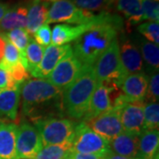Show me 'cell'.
Masks as SVG:
<instances>
[{
    "instance_id": "obj_37",
    "label": "cell",
    "mask_w": 159,
    "mask_h": 159,
    "mask_svg": "<svg viewBox=\"0 0 159 159\" xmlns=\"http://www.w3.org/2000/svg\"><path fill=\"white\" fill-rule=\"evenodd\" d=\"M69 159H103V157L94 154H81L73 152Z\"/></svg>"
},
{
    "instance_id": "obj_23",
    "label": "cell",
    "mask_w": 159,
    "mask_h": 159,
    "mask_svg": "<svg viewBox=\"0 0 159 159\" xmlns=\"http://www.w3.org/2000/svg\"><path fill=\"white\" fill-rule=\"evenodd\" d=\"M20 97V88L0 92V117L15 119Z\"/></svg>"
},
{
    "instance_id": "obj_11",
    "label": "cell",
    "mask_w": 159,
    "mask_h": 159,
    "mask_svg": "<svg viewBox=\"0 0 159 159\" xmlns=\"http://www.w3.org/2000/svg\"><path fill=\"white\" fill-rule=\"evenodd\" d=\"M84 123L109 142L124 131L119 112L113 108Z\"/></svg>"
},
{
    "instance_id": "obj_35",
    "label": "cell",
    "mask_w": 159,
    "mask_h": 159,
    "mask_svg": "<svg viewBox=\"0 0 159 159\" xmlns=\"http://www.w3.org/2000/svg\"><path fill=\"white\" fill-rule=\"evenodd\" d=\"M11 74L12 80L17 83L18 85H21L25 80L29 79V74L27 69L23 66L21 63H18L8 72Z\"/></svg>"
},
{
    "instance_id": "obj_42",
    "label": "cell",
    "mask_w": 159,
    "mask_h": 159,
    "mask_svg": "<svg viewBox=\"0 0 159 159\" xmlns=\"http://www.w3.org/2000/svg\"><path fill=\"white\" fill-rule=\"evenodd\" d=\"M154 1H157V2H158L159 0H154Z\"/></svg>"
},
{
    "instance_id": "obj_2",
    "label": "cell",
    "mask_w": 159,
    "mask_h": 159,
    "mask_svg": "<svg viewBox=\"0 0 159 159\" xmlns=\"http://www.w3.org/2000/svg\"><path fill=\"white\" fill-rule=\"evenodd\" d=\"M63 91L49 80L29 79L20 85L22 111L33 122L55 117L64 111Z\"/></svg>"
},
{
    "instance_id": "obj_39",
    "label": "cell",
    "mask_w": 159,
    "mask_h": 159,
    "mask_svg": "<svg viewBox=\"0 0 159 159\" xmlns=\"http://www.w3.org/2000/svg\"><path fill=\"white\" fill-rule=\"evenodd\" d=\"M103 159H141L139 158V157H135V158H131V157H122V156H119V155H116V154L112 153L111 151L108 154V155H106L105 157H104V158Z\"/></svg>"
},
{
    "instance_id": "obj_41",
    "label": "cell",
    "mask_w": 159,
    "mask_h": 159,
    "mask_svg": "<svg viewBox=\"0 0 159 159\" xmlns=\"http://www.w3.org/2000/svg\"><path fill=\"white\" fill-rule=\"evenodd\" d=\"M43 1H45V2H55V1H57V0H43Z\"/></svg>"
},
{
    "instance_id": "obj_28",
    "label": "cell",
    "mask_w": 159,
    "mask_h": 159,
    "mask_svg": "<svg viewBox=\"0 0 159 159\" xmlns=\"http://www.w3.org/2000/svg\"><path fill=\"white\" fill-rule=\"evenodd\" d=\"M6 34V33H5ZM21 63V55L18 49L11 43L6 37V47L3 59L0 61V68L9 72L12 66Z\"/></svg>"
},
{
    "instance_id": "obj_3",
    "label": "cell",
    "mask_w": 159,
    "mask_h": 159,
    "mask_svg": "<svg viewBox=\"0 0 159 159\" xmlns=\"http://www.w3.org/2000/svg\"><path fill=\"white\" fill-rule=\"evenodd\" d=\"M97 84L98 81L94 67L82 66L75 80L63 90L64 112L72 119H82L88 111L91 97Z\"/></svg>"
},
{
    "instance_id": "obj_32",
    "label": "cell",
    "mask_w": 159,
    "mask_h": 159,
    "mask_svg": "<svg viewBox=\"0 0 159 159\" xmlns=\"http://www.w3.org/2000/svg\"><path fill=\"white\" fill-rule=\"evenodd\" d=\"M142 13L143 20L158 21L159 3L154 0H142Z\"/></svg>"
},
{
    "instance_id": "obj_33",
    "label": "cell",
    "mask_w": 159,
    "mask_h": 159,
    "mask_svg": "<svg viewBox=\"0 0 159 159\" xmlns=\"http://www.w3.org/2000/svg\"><path fill=\"white\" fill-rule=\"evenodd\" d=\"M159 97V73L158 71L152 72L149 76L148 83V90L145 98L148 102H158Z\"/></svg>"
},
{
    "instance_id": "obj_40",
    "label": "cell",
    "mask_w": 159,
    "mask_h": 159,
    "mask_svg": "<svg viewBox=\"0 0 159 159\" xmlns=\"http://www.w3.org/2000/svg\"><path fill=\"white\" fill-rule=\"evenodd\" d=\"M10 9V6L7 4H4V3H0V21L3 19V17L5 16V14L6 13V11Z\"/></svg>"
},
{
    "instance_id": "obj_25",
    "label": "cell",
    "mask_w": 159,
    "mask_h": 159,
    "mask_svg": "<svg viewBox=\"0 0 159 159\" xmlns=\"http://www.w3.org/2000/svg\"><path fill=\"white\" fill-rule=\"evenodd\" d=\"M73 153L72 143L44 146L34 159H69Z\"/></svg>"
},
{
    "instance_id": "obj_30",
    "label": "cell",
    "mask_w": 159,
    "mask_h": 159,
    "mask_svg": "<svg viewBox=\"0 0 159 159\" xmlns=\"http://www.w3.org/2000/svg\"><path fill=\"white\" fill-rule=\"evenodd\" d=\"M74 6L86 11H106L113 6L115 0H70Z\"/></svg>"
},
{
    "instance_id": "obj_24",
    "label": "cell",
    "mask_w": 159,
    "mask_h": 159,
    "mask_svg": "<svg viewBox=\"0 0 159 159\" xmlns=\"http://www.w3.org/2000/svg\"><path fill=\"white\" fill-rule=\"evenodd\" d=\"M142 51V60H144L150 71H158L159 47L157 44L150 43L145 39H139L136 44Z\"/></svg>"
},
{
    "instance_id": "obj_19",
    "label": "cell",
    "mask_w": 159,
    "mask_h": 159,
    "mask_svg": "<svg viewBox=\"0 0 159 159\" xmlns=\"http://www.w3.org/2000/svg\"><path fill=\"white\" fill-rule=\"evenodd\" d=\"M17 130L14 124H0V159H16Z\"/></svg>"
},
{
    "instance_id": "obj_1",
    "label": "cell",
    "mask_w": 159,
    "mask_h": 159,
    "mask_svg": "<svg viewBox=\"0 0 159 159\" xmlns=\"http://www.w3.org/2000/svg\"><path fill=\"white\" fill-rule=\"evenodd\" d=\"M123 21L118 14L102 11L90 27L74 41L73 53L82 66H93L122 30Z\"/></svg>"
},
{
    "instance_id": "obj_4",
    "label": "cell",
    "mask_w": 159,
    "mask_h": 159,
    "mask_svg": "<svg viewBox=\"0 0 159 159\" xmlns=\"http://www.w3.org/2000/svg\"><path fill=\"white\" fill-rule=\"evenodd\" d=\"M44 146L72 143L74 137L75 124L67 119L57 117L34 121Z\"/></svg>"
},
{
    "instance_id": "obj_6",
    "label": "cell",
    "mask_w": 159,
    "mask_h": 159,
    "mask_svg": "<svg viewBox=\"0 0 159 159\" xmlns=\"http://www.w3.org/2000/svg\"><path fill=\"white\" fill-rule=\"evenodd\" d=\"M72 149L75 153L94 154L103 158L111 152L109 141L95 133L84 122L75 125Z\"/></svg>"
},
{
    "instance_id": "obj_29",
    "label": "cell",
    "mask_w": 159,
    "mask_h": 159,
    "mask_svg": "<svg viewBox=\"0 0 159 159\" xmlns=\"http://www.w3.org/2000/svg\"><path fill=\"white\" fill-rule=\"evenodd\" d=\"M143 111H144V130H158V102L145 103Z\"/></svg>"
},
{
    "instance_id": "obj_22",
    "label": "cell",
    "mask_w": 159,
    "mask_h": 159,
    "mask_svg": "<svg viewBox=\"0 0 159 159\" xmlns=\"http://www.w3.org/2000/svg\"><path fill=\"white\" fill-rule=\"evenodd\" d=\"M28 7L17 6L10 8L0 21V30L11 31L16 29H24L27 25Z\"/></svg>"
},
{
    "instance_id": "obj_10",
    "label": "cell",
    "mask_w": 159,
    "mask_h": 159,
    "mask_svg": "<svg viewBox=\"0 0 159 159\" xmlns=\"http://www.w3.org/2000/svg\"><path fill=\"white\" fill-rule=\"evenodd\" d=\"M82 65L74 57L73 49L57 63L48 77L49 80L60 90H65L77 78Z\"/></svg>"
},
{
    "instance_id": "obj_34",
    "label": "cell",
    "mask_w": 159,
    "mask_h": 159,
    "mask_svg": "<svg viewBox=\"0 0 159 159\" xmlns=\"http://www.w3.org/2000/svg\"><path fill=\"white\" fill-rule=\"evenodd\" d=\"M34 40L43 48H46L51 45V29L49 24H44L37 29L34 34Z\"/></svg>"
},
{
    "instance_id": "obj_9",
    "label": "cell",
    "mask_w": 159,
    "mask_h": 159,
    "mask_svg": "<svg viewBox=\"0 0 159 159\" xmlns=\"http://www.w3.org/2000/svg\"><path fill=\"white\" fill-rule=\"evenodd\" d=\"M144 100L133 101L126 99L119 106L113 108L118 111L123 130L140 135L144 131Z\"/></svg>"
},
{
    "instance_id": "obj_15",
    "label": "cell",
    "mask_w": 159,
    "mask_h": 159,
    "mask_svg": "<svg viewBox=\"0 0 159 159\" xmlns=\"http://www.w3.org/2000/svg\"><path fill=\"white\" fill-rule=\"evenodd\" d=\"M148 77L144 73L127 74L120 83L124 96L133 101L144 100L148 90Z\"/></svg>"
},
{
    "instance_id": "obj_20",
    "label": "cell",
    "mask_w": 159,
    "mask_h": 159,
    "mask_svg": "<svg viewBox=\"0 0 159 159\" xmlns=\"http://www.w3.org/2000/svg\"><path fill=\"white\" fill-rule=\"evenodd\" d=\"M114 5L116 9L125 16L128 30L142 21V0H115Z\"/></svg>"
},
{
    "instance_id": "obj_18",
    "label": "cell",
    "mask_w": 159,
    "mask_h": 159,
    "mask_svg": "<svg viewBox=\"0 0 159 159\" xmlns=\"http://www.w3.org/2000/svg\"><path fill=\"white\" fill-rule=\"evenodd\" d=\"M50 3L43 0H32L28 8L26 31L34 34L37 29L47 22Z\"/></svg>"
},
{
    "instance_id": "obj_12",
    "label": "cell",
    "mask_w": 159,
    "mask_h": 159,
    "mask_svg": "<svg viewBox=\"0 0 159 159\" xmlns=\"http://www.w3.org/2000/svg\"><path fill=\"white\" fill-rule=\"evenodd\" d=\"M70 51H72V46L70 44H65L61 46L51 44L46 47L41 62L37 66V67L30 73V74L37 79L48 78L52 70L57 65V63Z\"/></svg>"
},
{
    "instance_id": "obj_5",
    "label": "cell",
    "mask_w": 159,
    "mask_h": 159,
    "mask_svg": "<svg viewBox=\"0 0 159 159\" xmlns=\"http://www.w3.org/2000/svg\"><path fill=\"white\" fill-rule=\"evenodd\" d=\"M98 83L113 82L120 86L126 76L119 57V44L115 39L93 66Z\"/></svg>"
},
{
    "instance_id": "obj_16",
    "label": "cell",
    "mask_w": 159,
    "mask_h": 159,
    "mask_svg": "<svg viewBox=\"0 0 159 159\" xmlns=\"http://www.w3.org/2000/svg\"><path fill=\"white\" fill-rule=\"evenodd\" d=\"M139 136L140 135L123 131L109 142L110 149L112 153L119 156L131 158L138 157Z\"/></svg>"
},
{
    "instance_id": "obj_7",
    "label": "cell",
    "mask_w": 159,
    "mask_h": 159,
    "mask_svg": "<svg viewBox=\"0 0 159 159\" xmlns=\"http://www.w3.org/2000/svg\"><path fill=\"white\" fill-rule=\"evenodd\" d=\"M97 14L92 11L80 9L70 0H57L53 2L48 11L46 24L64 22L74 25H83L91 22Z\"/></svg>"
},
{
    "instance_id": "obj_36",
    "label": "cell",
    "mask_w": 159,
    "mask_h": 159,
    "mask_svg": "<svg viewBox=\"0 0 159 159\" xmlns=\"http://www.w3.org/2000/svg\"><path fill=\"white\" fill-rule=\"evenodd\" d=\"M20 88V85L12 80L11 74L5 70L0 68V90H6V89H13Z\"/></svg>"
},
{
    "instance_id": "obj_26",
    "label": "cell",
    "mask_w": 159,
    "mask_h": 159,
    "mask_svg": "<svg viewBox=\"0 0 159 159\" xmlns=\"http://www.w3.org/2000/svg\"><path fill=\"white\" fill-rule=\"evenodd\" d=\"M6 37L11 42L13 45L15 46L20 51L21 55V64L23 66L27 69V61H26V56H25V51L26 48L29 44L30 41V36L28 34L25 29H16L9 31L8 33H6ZM28 71V70H27Z\"/></svg>"
},
{
    "instance_id": "obj_21",
    "label": "cell",
    "mask_w": 159,
    "mask_h": 159,
    "mask_svg": "<svg viewBox=\"0 0 159 159\" xmlns=\"http://www.w3.org/2000/svg\"><path fill=\"white\" fill-rule=\"evenodd\" d=\"M158 130H144L139 136L138 157L141 159H154L158 154Z\"/></svg>"
},
{
    "instance_id": "obj_31",
    "label": "cell",
    "mask_w": 159,
    "mask_h": 159,
    "mask_svg": "<svg viewBox=\"0 0 159 159\" xmlns=\"http://www.w3.org/2000/svg\"><path fill=\"white\" fill-rule=\"evenodd\" d=\"M138 31L147 39V41L159 44V22L158 21H148L142 23L138 27Z\"/></svg>"
},
{
    "instance_id": "obj_27",
    "label": "cell",
    "mask_w": 159,
    "mask_h": 159,
    "mask_svg": "<svg viewBox=\"0 0 159 159\" xmlns=\"http://www.w3.org/2000/svg\"><path fill=\"white\" fill-rule=\"evenodd\" d=\"M44 53V48L35 43L34 39H30L26 48L25 56L27 61V70L31 73L39 65Z\"/></svg>"
},
{
    "instance_id": "obj_14",
    "label": "cell",
    "mask_w": 159,
    "mask_h": 159,
    "mask_svg": "<svg viewBox=\"0 0 159 159\" xmlns=\"http://www.w3.org/2000/svg\"><path fill=\"white\" fill-rule=\"evenodd\" d=\"M111 109L112 101L110 87L105 83H98L92 95L89 106L83 117L82 122L89 121Z\"/></svg>"
},
{
    "instance_id": "obj_17",
    "label": "cell",
    "mask_w": 159,
    "mask_h": 159,
    "mask_svg": "<svg viewBox=\"0 0 159 159\" xmlns=\"http://www.w3.org/2000/svg\"><path fill=\"white\" fill-rule=\"evenodd\" d=\"M91 22L83 24V25H75V26L67 25V24L56 25L51 32L52 44L61 46L67 44L73 41H75L89 29V28L90 27Z\"/></svg>"
},
{
    "instance_id": "obj_38",
    "label": "cell",
    "mask_w": 159,
    "mask_h": 159,
    "mask_svg": "<svg viewBox=\"0 0 159 159\" xmlns=\"http://www.w3.org/2000/svg\"><path fill=\"white\" fill-rule=\"evenodd\" d=\"M5 47H6V34H0V61L3 59L4 53H5Z\"/></svg>"
},
{
    "instance_id": "obj_13",
    "label": "cell",
    "mask_w": 159,
    "mask_h": 159,
    "mask_svg": "<svg viewBox=\"0 0 159 159\" xmlns=\"http://www.w3.org/2000/svg\"><path fill=\"white\" fill-rule=\"evenodd\" d=\"M119 57L125 74L143 73L144 64L138 46L129 39L122 41L119 45Z\"/></svg>"
},
{
    "instance_id": "obj_8",
    "label": "cell",
    "mask_w": 159,
    "mask_h": 159,
    "mask_svg": "<svg viewBox=\"0 0 159 159\" xmlns=\"http://www.w3.org/2000/svg\"><path fill=\"white\" fill-rule=\"evenodd\" d=\"M43 148L37 129L29 123L18 126L16 138V159H34Z\"/></svg>"
}]
</instances>
